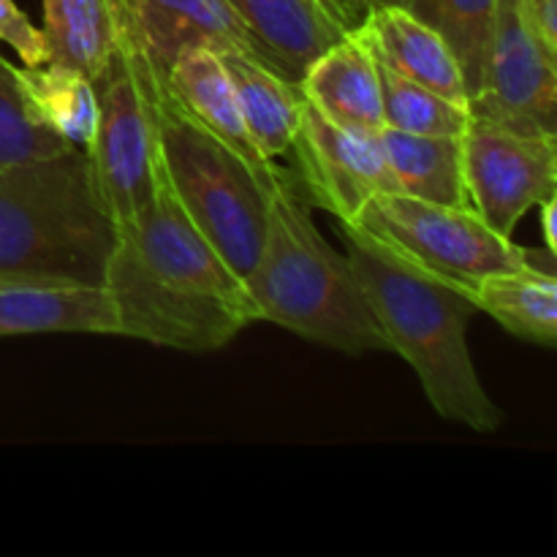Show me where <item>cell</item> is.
<instances>
[{"label": "cell", "mask_w": 557, "mask_h": 557, "mask_svg": "<svg viewBox=\"0 0 557 557\" xmlns=\"http://www.w3.org/2000/svg\"><path fill=\"white\" fill-rule=\"evenodd\" d=\"M117 335L205 354L228 346L259 321L243 277L201 237L163 180L128 221L103 270Z\"/></svg>", "instance_id": "1"}, {"label": "cell", "mask_w": 557, "mask_h": 557, "mask_svg": "<svg viewBox=\"0 0 557 557\" xmlns=\"http://www.w3.org/2000/svg\"><path fill=\"white\" fill-rule=\"evenodd\" d=\"M337 226L386 346L411 364L433 411L476 433H495L504 413L484 389L468 346V321L476 313L471 299L408 264L364 228Z\"/></svg>", "instance_id": "2"}, {"label": "cell", "mask_w": 557, "mask_h": 557, "mask_svg": "<svg viewBox=\"0 0 557 557\" xmlns=\"http://www.w3.org/2000/svg\"><path fill=\"white\" fill-rule=\"evenodd\" d=\"M310 205L302 183L277 169L259 259L245 277L259 321L346 354L389 351L351 261L315 228Z\"/></svg>", "instance_id": "3"}, {"label": "cell", "mask_w": 557, "mask_h": 557, "mask_svg": "<svg viewBox=\"0 0 557 557\" xmlns=\"http://www.w3.org/2000/svg\"><path fill=\"white\" fill-rule=\"evenodd\" d=\"M114 239L82 147L0 166V275L103 283Z\"/></svg>", "instance_id": "4"}, {"label": "cell", "mask_w": 557, "mask_h": 557, "mask_svg": "<svg viewBox=\"0 0 557 557\" xmlns=\"http://www.w3.org/2000/svg\"><path fill=\"white\" fill-rule=\"evenodd\" d=\"M161 166L169 190L221 259L248 277L267 226V185L161 90Z\"/></svg>", "instance_id": "5"}, {"label": "cell", "mask_w": 557, "mask_h": 557, "mask_svg": "<svg viewBox=\"0 0 557 557\" xmlns=\"http://www.w3.org/2000/svg\"><path fill=\"white\" fill-rule=\"evenodd\" d=\"M96 128L87 145L98 194L114 226L128 221L156 196L161 183V90L152 65L123 9L117 44L92 79Z\"/></svg>", "instance_id": "6"}, {"label": "cell", "mask_w": 557, "mask_h": 557, "mask_svg": "<svg viewBox=\"0 0 557 557\" xmlns=\"http://www.w3.org/2000/svg\"><path fill=\"white\" fill-rule=\"evenodd\" d=\"M359 228L381 245L466 294L473 283L531 264V250L500 237L468 207H446L406 194H381L364 207Z\"/></svg>", "instance_id": "7"}, {"label": "cell", "mask_w": 557, "mask_h": 557, "mask_svg": "<svg viewBox=\"0 0 557 557\" xmlns=\"http://www.w3.org/2000/svg\"><path fill=\"white\" fill-rule=\"evenodd\" d=\"M471 210L511 237L528 210L557 196V134H522L471 117L460 134Z\"/></svg>", "instance_id": "8"}, {"label": "cell", "mask_w": 557, "mask_h": 557, "mask_svg": "<svg viewBox=\"0 0 557 557\" xmlns=\"http://www.w3.org/2000/svg\"><path fill=\"white\" fill-rule=\"evenodd\" d=\"M468 109L522 134H557V60L531 33L520 0L495 3L482 90Z\"/></svg>", "instance_id": "9"}, {"label": "cell", "mask_w": 557, "mask_h": 557, "mask_svg": "<svg viewBox=\"0 0 557 557\" xmlns=\"http://www.w3.org/2000/svg\"><path fill=\"white\" fill-rule=\"evenodd\" d=\"M292 152H297L299 183L308 199L332 212L337 223L357 226L375 196L400 194L379 134L341 128L308 101Z\"/></svg>", "instance_id": "10"}, {"label": "cell", "mask_w": 557, "mask_h": 557, "mask_svg": "<svg viewBox=\"0 0 557 557\" xmlns=\"http://www.w3.org/2000/svg\"><path fill=\"white\" fill-rule=\"evenodd\" d=\"M44 332L117 335L107 286L65 277L0 275V337Z\"/></svg>", "instance_id": "11"}, {"label": "cell", "mask_w": 557, "mask_h": 557, "mask_svg": "<svg viewBox=\"0 0 557 557\" xmlns=\"http://www.w3.org/2000/svg\"><path fill=\"white\" fill-rule=\"evenodd\" d=\"M163 87L194 123H199L228 150L237 152L253 169L256 177L270 188L277 166H272L270 158L261 156V150L256 147L253 136L245 125L232 76L215 49L185 47L163 74Z\"/></svg>", "instance_id": "12"}, {"label": "cell", "mask_w": 557, "mask_h": 557, "mask_svg": "<svg viewBox=\"0 0 557 557\" xmlns=\"http://www.w3.org/2000/svg\"><path fill=\"white\" fill-rule=\"evenodd\" d=\"M228 3L248 27L261 63L297 85L305 71L354 27L341 9L321 0H228Z\"/></svg>", "instance_id": "13"}, {"label": "cell", "mask_w": 557, "mask_h": 557, "mask_svg": "<svg viewBox=\"0 0 557 557\" xmlns=\"http://www.w3.org/2000/svg\"><path fill=\"white\" fill-rule=\"evenodd\" d=\"M354 33L386 69L468 107L466 76L455 49L435 27L408 9L386 0L370 3L354 25Z\"/></svg>", "instance_id": "14"}, {"label": "cell", "mask_w": 557, "mask_h": 557, "mask_svg": "<svg viewBox=\"0 0 557 557\" xmlns=\"http://www.w3.org/2000/svg\"><path fill=\"white\" fill-rule=\"evenodd\" d=\"M123 9L161 76L185 47L237 49L261 63L248 27L228 0H123Z\"/></svg>", "instance_id": "15"}, {"label": "cell", "mask_w": 557, "mask_h": 557, "mask_svg": "<svg viewBox=\"0 0 557 557\" xmlns=\"http://www.w3.org/2000/svg\"><path fill=\"white\" fill-rule=\"evenodd\" d=\"M299 90L321 117L341 128L359 134L384 128L379 63L354 27L305 71Z\"/></svg>", "instance_id": "16"}, {"label": "cell", "mask_w": 557, "mask_h": 557, "mask_svg": "<svg viewBox=\"0 0 557 557\" xmlns=\"http://www.w3.org/2000/svg\"><path fill=\"white\" fill-rule=\"evenodd\" d=\"M218 54L232 76L245 125L261 156L270 161L288 156L305 109V96L297 82L283 79L277 71L267 69L264 63L237 49Z\"/></svg>", "instance_id": "17"}, {"label": "cell", "mask_w": 557, "mask_h": 557, "mask_svg": "<svg viewBox=\"0 0 557 557\" xmlns=\"http://www.w3.org/2000/svg\"><path fill=\"white\" fill-rule=\"evenodd\" d=\"M473 308L498 321L509 335L542 348L557 346V281L536 261L495 272L466 288Z\"/></svg>", "instance_id": "18"}, {"label": "cell", "mask_w": 557, "mask_h": 557, "mask_svg": "<svg viewBox=\"0 0 557 557\" xmlns=\"http://www.w3.org/2000/svg\"><path fill=\"white\" fill-rule=\"evenodd\" d=\"M392 177L397 190L413 199L435 201L446 207H468L466 174H462L460 136L444 134H406V131L381 128Z\"/></svg>", "instance_id": "19"}, {"label": "cell", "mask_w": 557, "mask_h": 557, "mask_svg": "<svg viewBox=\"0 0 557 557\" xmlns=\"http://www.w3.org/2000/svg\"><path fill=\"white\" fill-rule=\"evenodd\" d=\"M41 5L47 63L96 79L117 44L123 0H41Z\"/></svg>", "instance_id": "20"}, {"label": "cell", "mask_w": 557, "mask_h": 557, "mask_svg": "<svg viewBox=\"0 0 557 557\" xmlns=\"http://www.w3.org/2000/svg\"><path fill=\"white\" fill-rule=\"evenodd\" d=\"M33 117L69 145L87 150L96 128V87L79 71L54 63L16 65Z\"/></svg>", "instance_id": "21"}, {"label": "cell", "mask_w": 557, "mask_h": 557, "mask_svg": "<svg viewBox=\"0 0 557 557\" xmlns=\"http://www.w3.org/2000/svg\"><path fill=\"white\" fill-rule=\"evenodd\" d=\"M411 11L441 33L455 49L466 76L468 101L482 90L487 65L490 33H493L495 3L498 0H386Z\"/></svg>", "instance_id": "22"}, {"label": "cell", "mask_w": 557, "mask_h": 557, "mask_svg": "<svg viewBox=\"0 0 557 557\" xmlns=\"http://www.w3.org/2000/svg\"><path fill=\"white\" fill-rule=\"evenodd\" d=\"M379 79L384 128L406 131V134L460 136L471 123V109L466 103L449 101L441 92L395 74L384 63H379Z\"/></svg>", "instance_id": "23"}, {"label": "cell", "mask_w": 557, "mask_h": 557, "mask_svg": "<svg viewBox=\"0 0 557 557\" xmlns=\"http://www.w3.org/2000/svg\"><path fill=\"white\" fill-rule=\"evenodd\" d=\"M65 147L74 145L33 117L16 79V65L0 54V166L54 156Z\"/></svg>", "instance_id": "24"}, {"label": "cell", "mask_w": 557, "mask_h": 557, "mask_svg": "<svg viewBox=\"0 0 557 557\" xmlns=\"http://www.w3.org/2000/svg\"><path fill=\"white\" fill-rule=\"evenodd\" d=\"M0 44L14 49L22 65H41L49 60L44 33L27 20L14 0H0Z\"/></svg>", "instance_id": "25"}, {"label": "cell", "mask_w": 557, "mask_h": 557, "mask_svg": "<svg viewBox=\"0 0 557 557\" xmlns=\"http://www.w3.org/2000/svg\"><path fill=\"white\" fill-rule=\"evenodd\" d=\"M520 9L539 44L557 60V0H520Z\"/></svg>", "instance_id": "26"}, {"label": "cell", "mask_w": 557, "mask_h": 557, "mask_svg": "<svg viewBox=\"0 0 557 557\" xmlns=\"http://www.w3.org/2000/svg\"><path fill=\"white\" fill-rule=\"evenodd\" d=\"M539 218H542V234H544V243H547L549 256L557 253V226H555V218H557V196H549L539 205Z\"/></svg>", "instance_id": "27"}, {"label": "cell", "mask_w": 557, "mask_h": 557, "mask_svg": "<svg viewBox=\"0 0 557 557\" xmlns=\"http://www.w3.org/2000/svg\"><path fill=\"white\" fill-rule=\"evenodd\" d=\"M321 3L335 5V9H341L346 16H348V9H351V3H359V5L364 3V9H368V0H321ZM348 20H351V16H348ZM351 25H354V20H351Z\"/></svg>", "instance_id": "28"}, {"label": "cell", "mask_w": 557, "mask_h": 557, "mask_svg": "<svg viewBox=\"0 0 557 557\" xmlns=\"http://www.w3.org/2000/svg\"><path fill=\"white\" fill-rule=\"evenodd\" d=\"M370 3H379V0H368V5H370Z\"/></svg>", "instance_id": "29"}]
</instances>
